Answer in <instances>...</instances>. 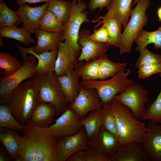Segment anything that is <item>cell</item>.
Wrapping results in <instances>:
<instances>
[{
    "label": "cell",
    "mask_w": 161,
    "mask_h": 161,
    "mask_svg": "<svg viewBox=\"0 0 161 161\" xmlns=\"http://www.w3.org/2000/svg\"><path fill=\"white\" fill-rule=\"evenodd\" d=\"M25 126L19 123L12 114L8 106L5 104L0 105V129L8 128L16 131H23Z\"/></svg>",
    "instance_id": "33"
},
{
    "label": "cell",
    "mask_w": 161,
    "mask_h": 161,
    "mask_svg": "<svg viewBox=\"0 0 161 161\" xmlns=\"http://www.w3.org/2000/svg\"><path fill=\"white\" fill-rule=\"evenodd\" d=\"M118 138L102 126L95 135L88 139V147L97 151L109 158L115 153L119 146Z\"/></svg>",
    "instance_id": "16"
},
{
    "label": "cell",
    "mask_w": 161,
    "mask_h": 161,
    "mask_svg": "<svg viewBox=\"0 0 161 161\" xmlns=\"http://www.w3.org/2000/svg\"><path fill=\"white\" fill-rule=\"evenodd\" d=\"M134 42L137 45L135 50L139 52L151 43L154 44L156 49H161V26L157 30L153 32L142 30Z\"/></svg>",
    "instance_id": "25"
},
{
    "label": "cell",
    "mask_w": 161,
    "mask_h": 161,
    "mask_svg": "<svg viewBox=\"0 0 161 161\" xmlns=\"http://www.w3.org/2000/svg\"><path fill=\"white\" fill-rule=\"evenodd\" d=\"M103 105L95 89L80 86L78 94L68 107L74 111L82 119L89 112L102 109Z\"/></svg>",
    "instance_id": "11"
},
{
    "label": "cell",
    "mask_w": 161,
    "mask_h": 161,
    "mask_svg": "<svg viewBox=\"0 0 161 161\" xmlns=\"http://www.w3.org/2000/svg\"><path fill=\"white\" fill-rule=\"evenodd\" d=\"M102 109L95 111L80 120V123L85 128L88 139L96 135L100 129L102 125Z\"/></svg>",
    "instance_id": "28"
},
{
    "label": "cell",
    "mask_w": 161,
    "mask_h": 161,
    "mask_svg": "<svg viewBox=\"0 0 161 161\" xmlns=\"http://www.w3.org/2000/svg\"><path fill=\"white\" fill-rule=\"evenodd\" d=\"M38 90V103H50L55 107L57 115L67 109V100L54 72L36 74L32 78Z\"/></svg>",
    "instance_id": "4"
},
{
    "label": "cell",
    "mask_w": 161,
    "mask_h": 161,
    "mask_svg": "<svg viewBox=\"0 0 161 161\" xmlns=\"http://www.w3.org/2000/svg\"><path fill=\"white\" fill-rule=\"evenodd\" d=\"M89 148L88 139L82 126L76 134L58 139L57 147L58 161H65L71 154Z\"/></svg>",
    "instance_id": "12"
},
{
    "label": "cell",
    "mask_w": 161,
    "mask_h": 161,
    "mask_svg": "<svg viewBox=\"0 0 161 161\" xmlns=\"http://www.w3.org/2000/svg\"><path fill=\"white\" fill-rule=\"evenodd\" d=\"M49 3L47 10L64 24L70 14L72 1L65 0H51Z\"/></svg>",
    "instance_id": "30"
},
{
    "label": "cell",
    "mask_w": 161,
    "mask_h": 161,
    "mask_svg": "<svg viewBox=\"0 0 161 161\" xmlns=\"http://www.w3.org/2000/svg\"><path fill=\"white\" fill-rule=\"evenodd\" d=\"M21 66L17 71L7 76L0 78V104H5L14 89L24 80L32 78L36 74L35 68L37 63L33 55L22 56Z\"/></svg>",
    "instance_id": "7"
},
{
    "label": "cell",
    "mask_w": 161,
    "mask_h": 161,
    "mask_svg": "<svg viewBox=\"0 0 161 161\" xmlns=\"http://www.w3.org/2000/svg\"><path fill=\"white\" fill-rule=\"evenodd\" d=\"M22 65L16 57L7 52H0V68L4 70L0 71L2 77L7 76L14 73Z\"/></svg>",
    "instance_id": "35"
},
{
    "label": "cell",
    "mask_w": 161,
    "mask_h": 161,
    "mask_svg": "<svg viewBox=\"0 0 161 161\" xmlns=\"http://www.w3.org/2000/svg\"><path fill=\"white\" fill-rule=\"evenodd\" d=\"M25 143L17 161H58L57 147L58 139L41 128L25 126L23 131Z\"/></svg>",
    "instance_id": "1"
},
{
    "label": "cell",
    "mask_w": 161,
    "mask_h": 161,
    "mask_svg": "<svg viewBox=\"0 0 161 161\" xmlns=\"http://www.w3.org/2000/svg\"><path fill=\"white\" fill-rule=\"evenodd\" d=\"M110 102L103 104L102 126L118 138V133L115 117L110 108Z\"/></svg>",
    "instance_id": "37"
},
{
    "label": "cell",
    "mask_w": 161,
    "mask_h": 161,
    "mask_svg": "<svg viewBox=\"0 0 161 161\" xmlns=\"http://www.w3.org/2000/svg\"><path fill=\"white\" fill-rule=\"evenodd\" d=\"M138 76L140 79L146 78L154 74L161 72V63L148 64L143 65L138 68Z\"/></svg>",
    "instance_id": "39"
},
{
    "label": "cell",
    "mask_w": 161,
    "mask_h": 161,
    "mask_svg": "<svg viewBox=\"0 0 161 161\" xmlns=\"http://www.w3.org/2000/svg\"><path fill=\"white\" fill-rule=\"evenodd\" d=\"M38 28L49 32L64 31V24L47 9L40 21Z\"/></svg>",
    "instance_id": "32"
},
{
    "label": "cell",
    "mask_w": 161,
    "mask_h": 161,
    "mask_svg": "<svg viewBox=\"0 0 161 161\" xmlns=\"http://www.w3.org/2000/svg\"><path fill=\"white\" fill-rule=\"evenodd\" d=\"M99 69V59L85 62L79 61L74 69L76 74L83 80H98Z\"/></svg>",
    "instance_id": "26"
},
{
    "label": "cell",
    "mask_w": 161,
    "mask_h": 161,
    "mask_svg": "<svg viewBox=\"0 0 161 161\" xmlns=\"http://www.w3.org/2000/svg\"><path fill=\"white\" fill-rule=\"evenodd\" d=\"M148 120L156 124H161V86L160 91L156 99L148 104L140 120Z\"/></svg>",
    "instance_id": "36"
},
{
    "label": "cell",
    "mask_w": 161,
    "mask_h": 161,
    "mask_svg": "<svg viewBox=\"0 0 161 161\" xmlns=\"http://www.w3.org/2000/svg\"><path fill=\"white\" fill-rule=\"evenodd\" d=\"M15 131L8 128H0V141L8 153L10 160L19 156L25 146L23 137Z\"/></svg>",
    "instance_id": "23"
},
{
    "label": "cell",
    "mask_w": 161,
    "mask_h": 161,
    "mask_svg": "<svg viewBox=\"0 0 161 161\" xmlns=\"http://www.w3.org/2000/svg\"><path fill=\"white\" fill-rule=\"evenodd\" d=\"M51 0H16V3L20 5L26 3L29 4L36 3L40 2H49Z\"/></svg>",
    "instance_id": "44"
},
{
    "label": "cell",
    "mask_w": 161,
    "mask_h": 161,
    "mask_svg": "<svg viewBox=\"0 0 161 161\" xmlns=\"http://www.w3.org/2000/svg\"><path fill=\"white\" fill-rule=\"evenodd\" d=\"M1 37H0V47H2L4 46V44L1 39Z\"/></svg>",
    "instance_id": "47"
},
{
    "label": "cell",
    "mask_w": 161,
    "mask_h": 161,
    "mask_svg": "<svg viewBox=\"0 0 161 161\" xmlns=\"http://www.w3.org/2000/svg\"><path fill=\"white\" fill-rule=\"evenodd\" d=\"M91 34L88 30L83 29L79 32L78 42L81 50L78 58L79 61L99 59L109 49V46L107 44L96 42L90 39L89 36Z\"/></svg>",
    "instance_id": "13"
},
{
    "label": "cell",
    "mask_w": 161,
    "mask_h": 161,
    "mask_svg": "<svg viewBox=\"0 0 161 161\" xmlns=\"http://www.w3.org/2000/svg\"><path fill=\"white\" fill-rule=\"evenodd\" d=\"M123 69L106 80H83L80 85L85 89L93 88L97 91L102 105L110 102L118 94H120L134 83L128 77L130 69Z\"/></svg>",
    "instance_id": "5"
},
{
    "label": "cell",
    "mask_w": 161,
    "mask_h": 161,
    "mask_svg": "<svg viewBox=\"0 0 161 161\" xmlns=\"http://www.w3.org/2000/svg\"><path fill=\"white\" fill-rule=\"evenodd\" d=\"M134 0H112L110 5L106 8L108 11L103 16H100L96 20H93V23L98 22L95 29L100 24L107 18H114L117 19L124 28L128 22L133 10L131 4Z\"/></svg>",
    "instance_id": "17"
},
{
    "label": "cell",
    "mask_w": 161,
    "mask_h": 161,
    "mask_svg": "<svg viewBox=\"0 0 161 161\" xmlns=\"http://www.w3.org/2000/svg\"><path fill=\"white\" fill-rule=\"evenodd\" d=\"M112 0H90L88 4L89 10L91 12L99 8L100 10L103 7H109Z\"/></svg>",
    "instance_id": "42"
},
{
    "label": "cell",
    "mask_w": 161,
    "mask_h": 161,
    "mask_svg": "<svg viewBox=\"0 0 161 161\" xmlns=\"http://www.w3.org/2000/svg\"><path fill=\"white\" fill-rule=\"evenodd\" d=\"M21 22L17 11L11 10L3 0H0V29L17 26Z\"/></svg>",
    "instance_id": "31"
},
{
    "label": "cell",
    "mask_w": 161,
    "mask_h": 161,
    "mask_svg": "<svg viewBox=\"0 0 161 161\" xmlns=\"http://www.w3.org/2000/svg\"><path fill=\"white\" fill-rule=\"evenodd\" d=\"M85 161H110L106 157L95 150L88 148L83 150Z\"/></svg>",
    "instance_id": "41"
},
{
    "label": "cell",
    "mask_w": 161,
    "mask_h": 161,
    "mask_svg": "<svg viewBox=\"0 0 161 161\" xmlns=\"http://www.w3.org/2000/svg\"><path fill=\"white\" fill-rule=\"evenodd\" d=\"M139 0H134L133 3L131 5V7L136 3H137Z\"/></svg>",
    "instance_id": "48"
},
{
    "label": "cell",
    "mask_w": 161,
    "mask_h": 161,
    "mask_svg": "<svg viewBox=\"0 0 161 161\" xmlns=\"http://www.w3.org/2000/svg\"><path fill=\"white\" fill-rule=\"evenodd\" d=\"M78 0V2H80L81 0Z\"/></svg>",
    "instance_id": "50"
},
{
    "label": "cell",
    "mask_w": 161,
    "mask_h": 161,
    "mask_svg": "<svg viewBox=\"0 0 161 161\" xmlns=\"http://www.w3.org/2000/svg\"><path fill=\"white\" fill-rule=\"evenodd\" d=\"M17 48L22 56L28 54L34 55L38 60V62L35 68L36 74L54 72L58 55V50L37 53L32 47H23L19 44Z\"/></svg>",
    "instance_id": "21"
},
{
    "label": "cell",
    "mask_w": 161,
    "mask_h": 161,
    "mask_svg": "<svg viewBox=\"0 0 161 161\" xmlns=\"http://www.w3.org/2000/svg\"><path fill=\"white\" fill-rule=\"evenodd\" d=\"M58 50L54 72L56 76H61L64 75L68 70L74 69L78 62L79 53L66 39L64 42H59Z\"/></svg>",
    "instance_id": "14"
},
{
    "label": "cell",
    "mask_w": 161,
    "mask_h": 161,
    "mask_svg": "<svg viewBox=\"0 0 161 161\" xmlns=\"http://www.w3.org/2000/svg\"><path fill=\"white\" fill-rule=\"evenodd\" d=\"M72 7L69 17L64 24V38L67 40L75 49L80 53V46L78 42L79 30L83 23H88L90 20L88 17V12L84 10L87 4L84 1L78 2L77 0H72Z\"/></svg>",
    "instance_id": "8"
},
{
    "label": "cell",
    "mask_w": 161,
    "mask_h": 161,
    "mask_svg": "<svg viewBox=\"0 0 161 161\" xmlns=\"http://www.w3.org/2000/svg\"><path fill=\"white\" fill-rule=\"evenodd\" d=\"M48 2L37 7H31L25 4L20 5L17 11L21 22L22 27L31 35L38 28L40 19L47 9Z\"/></svg>",
    "instance_id": "18"
},
{
    "label": "cell",
    "mask_w": 161,
    "mask_h": 161,
    "mask_svg": "<svg viewBox=\"0 0 161 161\" xmlns=\"http://www.w3.org/2000/svg\"><path fill=\"white\" fill-rule=\"evenodd\" d=\"M38 92L30 78L16 86L6 103L13 116L21 125L25 126L29 122L38 103Z\"/></svg>",
    "instance_id": "2"
},
{
    "label": "cell",
    "mask_w": 161,
    "mask_h": 161,
    "mask_svg": "<svg viewBox=\"0 0 161 161\" xmlns=\"http://www.w3.org/2000/svg\"><path fill=\"white\" fill-rule=\"evenodd\" d=\"M141 144L152 161H161V124L149 121Z\"/></svg>",
    "instance_id": "15"
},
{
    "label": "cell",
    "mask_w": 161,
    "mask_h": 161,
    "mask_svg": "<svg viewBox=\"0 0 161 161\" xmlns=\"http://www.w3.org/2000/svg\"><path fill=\"white\" fill-rule=\"evenodd\" d=\"M101 24L106 27L109 33V40L107 45L118 47L122 34V24L114 18H107Z\"/></svg>",
    "instance_id": "34"
},
{
    "label": "cell",
    "mask_w": 161,
    "mask_h": 161,
    "mask_svg": "<svg viewBox=\"0 0 161 161\" xmlns=\"http://www.w3.org/2000/svg\"><path fill=\"white\" fill-rule=\"evenodd\" d=\"M37 39V44L31 47L37 53L52 51L57 49L60 42H62L64 32H49L39 28L34 32Z\"/></svg>",
    "instance_id": "20"
},
{
    "label": "cell",
    "mask_w": 161,
    "mask_h": 161,
    "mask_svg": "<svg viewBox=\"0 0 161 161\" xmlns=\"http://www.w3.org/2000/svg\"><path fill=\"white\" fill-rule=\"evenodd\" d=\"M57 79L69 103H72L78 95L80 86L79 77L74 69L68 70L66 74L61 76H56Z\"/></svg>",
    "instance_id": "24"
},
{
    "label": "cell",
    "mask_w": 161,
    "mask_h": 161,
    "mask_svg": "<svg viewBox=\"0 0 161 161\" xmlns=\"http://www.w3.org/2000/svg\"><path fill=\"white\" fill-rule=\"evenodd\" d=\"M110 161H151L140 143L132 142L119 145Z\"/></svg>",
    "instance_id": "19"
},
{
    "label": "cell",
    "mask_w": 161,
    "mask_h": 161,
    "mask_svg": "<svg viewBox=\"0 0 161 161\" xmlns=\"http://www.w3.org/2000/svg\"><path fill=\"white\" fill-rule=\"evenodd\" d=\"M89 38L95 42L108 43L109 40V34L107 30L103 25L100 28L96 30L94 29V32L90 35Z\"/></svg>",
    "instance_id": "40"
},
{
    "label": "cell",
    "mask_w": 161,
    "mask_h": 161,
    "mask_svg": "<svg viewBox=\"0 0 161 161\" xmlns=\"http://www.w3.org/2000/svg\"><path fill=\"white\" fill-rule=\"evenodd\" d=\"M113 99L127 106L134 117L140 120L146 110L148 93L141 84L135 83L122 93L116 95Z\"/></svg>",
    "instance_id": "9"
},
{
    "label": "cell",
    "mask_w": 161,
    "mask_h": 161,
    "mask_svg": "<svg viewBox=\"0 0 161 161\" xmlns=\"http://www.w3.org/2000/svg\"><path fill=\"white\" fill-rule=\"evenodd\" d=\"M160 76L161 77V72L159 73Z\"/></svg>",
    "instance_id": "49"
},
{
    "label": "cell",
    "mask_w": 161,
    "mask_h": 161,
    "mask_svg": "<svg viewBox=\"0 0 161 161\" xmlns=\"http://www.w3.org/2000/svg\"><path fill=\"white\" fill-rule=\"evenodd\" d=\"M99 69L98 80H103L111 77L121 70L125 69L126 63L112 61L104 54L99 58Z\"/></svg>",
    "instance_id": "27"
},
{
    "label": "cell",
    "mask_w": 161,
    "mask_h": 161,
    "mask_svg": "<svg viewBox=\"0 0 161 161\" xmlns=\"http://www.w3.org/2000/svg\"><path fill=\"white\" fill-rule=\"evenodd\" d=\"M116 120L119 144L132 142L141 143L147 130L144 122L138 120L130 109L113 99L110 103Z\"/></svg>",
    "instance_id": "3"
},
{
    "label": "cell",
    "mask_w": 161,
    "mask_h": 161,
    "mask_svg": "<svg viewBox=\"0 0 161 161\" xmlns=\"http://www.w3.org/2000/svg\"><path fill=\"white\" fill-rule=\"evenodd\" d=\"M31 35L23 27L18 28L13 26L0 29V37L15 39L26 45L34 42Z\"/></svg>",
    "instance_id": "29"
},
{
    "label": "cell",
    "mask_w": 161,
    "mask_h": 161,
    "mask_svg": "<svg viewBox=\"0 0 161 161\" xmlns=\"http://www.w3.org/2000/svg\"><path fill=\"white\" fill-rule=\"evenodd\" d=\"M157 14L158 17V20L159 21H161V6L159 7L157 10Z\"/></svg>",
    "instance_id": "46"
},
{
    "label": "cell",
    "mask_w": 161,
    "mask_h": 161,
    "mask_svg": "<svg viewBox=\"0 0 161 161\" xmlns=\"http://www.w3.org/2000/svg\"><path fill=\"white\" fill-rule=\"evenodd\" d=\"M80 118L73 110L68 107L55 123L46 128H40L58 139L77 133L82 127Z\"/></svg>",
    "instance_id": "10"
},
{
    "label": "cell",
    "mask_w": 161,
    "mask_h": 161,
    "mask_svg": "<svg viewBox=\"0 0 161 161\" xmlns=\"http://www.w3.org/2000/svg\"><path fill=\"white\" fill-rule=\"evenodd\" d=\"M83 150L75 151L66 159V161H85Z\"/></svg>",
    "instance_id": "43"
},
{
    "label": "cell",
    "mask_w": 161,
    "mask_h": 161,
    "mask_svg": "<svg viewBox=\"0 0 161 161\" xmlns=\"http://www.w3.org/2000/svg\"><path fill=\"white\" fill-rule=\"evenodd\" d=\"M10 159H9L4 149L0 148V161H8Z\"/></svg>",
    "instance_id": "45"
},
{
    "label": "cell",
    "mask_w": 161,
    "mask_h": 161,
    "mask_svg": "<svg viewBox=\"0 0 161 161\" xmlns=\"http://www.w3.org/2000/svg\"><path fill=\"white\" fill-rule=\"evenodd\" d=\"M150 0H139L133 9L131 18L124 27L118 46L120 55L130 52L134 40L146 24L148 17L145 11L150 6Z\"/></svg>",
    "instance_id": "6"
},
{
    "label": "cell",
    "mask_w": 161,
    "mask_h": 161,
    "mask_svg": "<svg viewBox=\"0 0 161 161\" xmlns=\"http://www.w3.org/2000/svg\"><path fill=\"white\" fill-rule=\"evenodd\" d=\"M57 112L50 103H38L27 124L25 126L39 128L48 127L53 122Z\"/></svg>",
    "instance_id": "22"
},
{
    "label": "cell",
    "mask_w": 161,
    "mask_h": 161,
    "mask_svg": "<svg viewBox=\"0 0 161 161\" xmlns=\"http://www.w3.org/2000/svg\"><path fill=\"white\" fill-rule=\"evenodd\" d=\"M140 55L135 63L131 66L138 68L140 66L151 63L161 64V55L152 52L146 47L141 50Z\"/></svg>",
    "instance_id": "38"
}]
</instances>
